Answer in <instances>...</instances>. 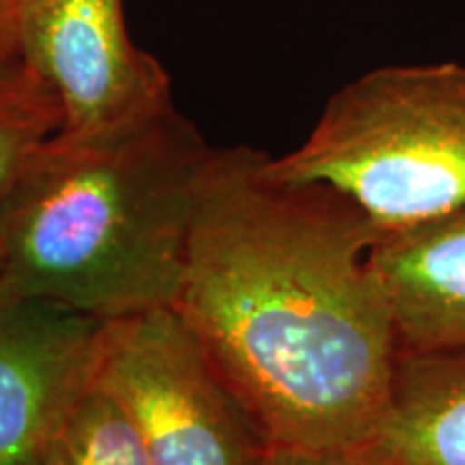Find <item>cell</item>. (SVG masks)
<instances>
[{
    "label": "cell",
    "mask_w": 465,
    "mask_h": 465,
    "mask_svg": "<svg viewBox=\"0 0 465 465\" xmlns=\"http://www.w3.org/2000/svg\"><path fill=\"white\" fill-rule=\"evenodd\" d=\"M257 465H369L342 450L300 449V446H267Z\"/></svg>",
    "instance_id": "8fae6325"
},
{
    "label": "cell",
    "mask_w": 465,
    "mask_h": 465,
    "mask_svg": "<svg viewBox=\"0 0 465 465\" xmlns=\"http://www.w3.org/2000/svg\"><path fill=\"white\" fill-rule=\"evenodd\" d=\"M369 263L399 351L465 347V207L381 231Z\"/></svg>",
    "instance_id": "52a82bcc"
},
{
    "label": "cell",
    "mask_w": 465,
    "mask_h": 465,
    "mask_svg": "<svg viewBox=\"0 0 465 465\" xmlns=\"http://www.w3.org/2000/svg\"><path fill=\"white\" fill-rule=\"evenodd\" d=\"M212 151L174 106L52 134L0 212V291L102 322L174 306Z\"/></svg>",
    "instance_id": "7a4b0ae2"
},
{
    "label": "cell",
    "mask_w": 465,
    "mask_h": 465,
    "mask_svg": "<svg viewBox=\"0 0 465 465\" xmlns=\"http://www.w3.org/2000/svg\"><path fill=\"white\" fill-rule=\"evenodd\" d=\"M265 173L332 185L381 231L465 207V65L371 69L330 97L300 147L267 155Z\"/></svg>",
    "instance_id": "3957f363"
},
{
    "label": "cell",
    "mask_w": 465,
    "mask_h": 465,
    "mask_svg": "<svg viewBox=\"0 0 465 465\" xmlns=\"http://www.w3.org/2000/svg\"><path fill=\"white\" fill-rule=\"evenodd\" d=\"M265 158L212 151L174 308L267 446L349 452L399 353L369 263L381 226L332 185L270 177Z\"/></svg>",
    "instance_id": "6da1fadb"
},
{
    "label": "cell",
    "mask_w": 465,
    "mask_h": 465,
    "mask_svg": "<svg viewBox=\"0 0 465 465\" xmlns=\"http://www.w3.org/2000/svg\"><path fill=\"white\" fill-rule=\"evenodd\" d=\"M63 125L61 106L25 65L0 75V212L22 168Z\"/></svg>",
    "instance_id": "30bf717a"
},
{
    "label": "cell",
    "mask_w": 465,
    "mask_h": 465,
    "mask_svg": "<svg viewBox=\"0 0 465 465\" xmlns=\"http://www.w3.org/2000/svg\"><path fill=\"white\" fill-rule=\"evenodd\" d=\"M0 3H9V0H0Z\"/></svg>",
    "instance_id": "4fadbf2b"
},
{
    "label": "cell",
    "mask_w": 465,
    "mask_h": 465,
    "mask_svg": "<svg viewBox=\"0 0 465 465\" xmlns=\"http://www.w3.org/2000/svg\"><path fill=\"white\" fill-rule=\"evenodd\" d=\"M106 322L0 291V465H42L95 381Z\"/></svg>",
    "instance_id": "8992f818"
},
{
    "label": "cell",
    "mask_w": 465,
    "mask_h": 465,
    "mask_svg": "<svg viewBox=\"0 0 465 465\" xmlns=\"http://www.w3.org/2000/svg\"><path fill=\"white\" fill-rule=\"evenodd\" d=\"M17 65H22V63L20 56H17L14 35H11L7 3H0V75L11 72Z\"/></svg>",
    "instance_id": "7c38bea8"
},
{
    "label": "cell",
    "mask_w": 465,
    "mask_h": 465,
    "mask_svg": "<svg viewBox=\"0 0 465 465\" xmlns=\"http://www.w3.org/2000/svg\"><path fill=\"white\" fill-rule=\"evenodd\" d=\"M95 383L124 407L151 465H257V424L174 306L104 325Z\"/></svg>",
    "instance_id": "277c9868"
},
{
    "label": "cell",
    "mask_w": 465,
    "mask_h": 465,
    "mask_svg": "<svg viewBox=\"0 0 465 465\" xmlns=\"http://www.w3.org/2000/svg\"><path fill=\"white\" fill-rule=\"evenodd\" d=\"M347 455L369 465H465V347L399 351L386 405Z\"/></svg>",
    "instance_id": "ba28073f"
},
{
    "label": "cell",
    "mask_w": 465,
    "mask_h": 465,
    "mask_svg": "<svg viewBox=\"0 0 465 465\" xmlns=\"http://www.w3.org/2000/svg\"><path fill=\"white\" fill-rule=\"evenodd\" d=\"M42 465H151V459L124 407L93 383L58 427Z\"/></svg>",
    "instance_id": "9c48e42d"
},
{
    "label": "cell",
    "mask_w": 465,
    "mask_h": 465,
    "mask_svg": "<svg viewBox=\"0 0 465 465\" xmlns=\"http://www.w3.org/2000/svg\"><path fill=\"white\" fill-rule=\"evenodd\" d=\"M20 63L61 106V132L86 134L173 106L171 78L132 42L124 0H9Z\"/></svg>",
    "instance_id": "5b68a950"
}]
</instances>
